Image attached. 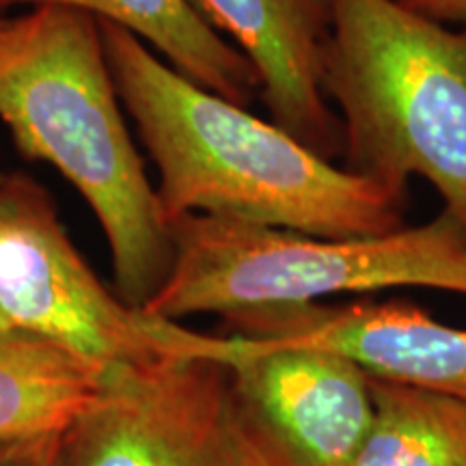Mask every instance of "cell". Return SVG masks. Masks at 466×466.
<instances>
[{
    "label": "cell",
    "mask_w": 466,
    "mask_h": 466,
    "mask_svg": "<svg viewBox=\"0 0 466 466\" xmlns=\"http://www.w3.org/2000/svg\"><path fill=\"white\" fill-rule=\"evenodd\" d=\"M0 17H3V15H0Z\"/></svg>",
    "instance_id": "cell-16"
},
{
    "label": "cell",
    "mask_w": 466,
    "mask_h": 466,
    "mask_svg": "<svg viewBox=\"0 0 466 466\" xmlns=\"http://www.w3.org/2000/svg\"><path fill=\"white\" fill-rule=\"evenodd\" d=\"M100 28L116 93L158 173L167 223L214 217L318 238L406 227V195L352 175L272 121L195 85L124 28Z\"/></svg>",
    "instance_id": "cell-1"
},
{
    "label": "cell",
    "mask_w": 466,
    "mask_h": 466,
    "mask_svg": "<svg viewBox=\"0 0 466 466\" xmlns=\"http://www.w3.org/2000/svg\"><path fill=\"white\" fill-rule=\"evenodd\" d=\"M66 466H253L229 370L165 357L102 371L91 406L63 432Z\"/></svg>",
    "instance_id": "cell-6"
},
{
    "label": "cell",
    "mask_w": 466,
    "mask_h": 466,
    "mask_svg": "<svg viewBox=\"0 0 466 466\" xmlns=\"http://www.w3.org/2000/svg\"><path fill=\"white\" fill-rule=\"evenodd\" d=\"M322 91L346 171L400 195L421 177L466 229V26L395 0H330Z\"/></svg>",
    "instance_id": "cell-3"
},
{
    "label": "cell",
    "mask_w": 466,
    "mask_h": 466,
    "mask_svg": "<svg viewBox=\"0 0 466 466\" xmlns=\"http://www.w3.org/2000/svg\"><path fill=\"white\" fill-rule=\"evenodd\" d=\"M258 72L270 121L326 160L341 126L322 91L330 0H186Z\"/></svg>",
    "instance_id": "cell-9"
},
{
    "label": "cell",
    "mask_w": 466,
    "mask_h": 466,
    "mask_svg": "<svg viewBox=\"0 0 466 466\" xmlns=\"http://www.w3.org/2000/svg\"><path fill=\"white\" fill-rule=\"evenodd\" d=\"M227 337L225 365L250 464H352L374 417L363 367L322 348Z\"/></svg>",
    "instance_id": "cell-7"
},
{
    "label": "cell",
    "mask_w": 466,
    "mask_h": 466,
    "mask_svg": "<svg viewBox=\"0 0 466 466\" xmlns=\"http://www.w3.org/2000/svg\"><path fill=\"white\" fill-rule=\"evenodd\" d=\"M374 417L350 466H466V404L371 376Z\"/></svg>",
    "instance_id": "cell-12"
},
{
    "label": "cell",
    "mask_w": 466,
    "mask_h": 466,
    "mask_svg": "<svg viewBox=\"0 0 466 466\" xmlns=\"http://www.w3.org/2000/svg\"><path fill=\"white\" fill-rule=\"evenodd\" d=\"M0 313L14 329L44 337L106 370L165 357L223 360L227 335L130 307L76 248L55 199L31 175H0Z\"/></svg>",
    "instance_id": "cell-5"
},
{
    "label": "cell",
    "mask_w": 466,
    "mask_h": 466,
    "mask_svg": "<svg viewBox=\"0 0 466 466\" xmlns=\"http://www.w3.org/2000/svg\"><path fill=\"white\" fill-rule=\"evenodd\" d=\"M124 110L96 17H0V121L22 156L78 190L106 238L115 291L145 309L171 272L173 240Z\"/></svg>",
    "instance_id": "cell-2"
},
{
    "label": "cell",
    "mask_w": 466,
    "mask_h": 466,
    "mask_svg": "<svg viewBox=\"0 0 466 466\" xmlns=\"http://www.w3.org/2000/svg\"><path fill=\"white\" fill-rule=\"evenodd\" d=\"M168 227L173 266L145 311L171 322L395 288L466 296V229L447 212L370 238H318L214 217H182Z\"/></svg>",
    "instance_id": "cell-4"
},
{
    "label": "cell",
    "mask_w": 466,
    "mask_h": 466,
    "mask_svg": "<svg viewBox=\"0 0 466 466\" xmlns=\"http://www.w3.org/2000/svg\"><path fill=\"white\" fill-rule=\"evenodd\" d=\"M229 335L330 350L370 376L434 391L466 404V329L415 302L359 300L266 309L225 318Z\"/></svg>",
    "instance_id": "cell-8"
},
{
    "label": "cell",
    "mask_w": 466,
    "mask_h": 466,
    "mask_svg": "<svg viewBox=\"0 0 466 466\" xmlns=\"http://www.w3.org/2000/svg\"><path fill=\"white\" fill-rule=\"evenodd\" d=\"M395 3L439 25L466 26V0H395Z\"/></svg>",
    "instance_id": "cell-14"
},
{
    "label": "cell",
    "mask_w": 466,
    "mask_h": 466,
    "mask_svg": "<svg viewBox=\"0 0 466 466\" xmlns=\"http://www.w3.org/2000/svg\"><path fill=\"white\" fill-rule=\"evenodd\" d=\"M17 7H66L132 33L175 72L247 108L259 96L248 58L214 33L186 0H0V14Z\"/></svg>",
    "instance_id": "cell-10"
},
{
    "label": "cell",
    "mask_w": 466,
    "mask_h": 466,
    "mask_svg": "<svg viewBox=\"0 0 466 466\" xmlns=\"http://www.w3.org/2000/svg\"><path fill=\"white\" fill-rule=\"evenodd\" d=\"M0 466H66L63 434L0 442Z\"/></svg>",
    "instance_id": "cell-13"
},
{
    "label": "cell",
    "mask_w": 466,
    "mask_h": 466,
    "mask_svg": "<svg viewBox=\"0 0 466 466\" xmlns=\"http://www.w3.org/2000/svg\"><path fill=\"white\" fill-rule=\"evenodd\" d=\"M0 329H14V326H11L7 319H5L3 313H0Z\"/></svg>",
    "instance_id": "cell-15"
},
{
    "label": "cell",
    "mask_w": 466,
    "mask_h": 466,
    "mask_svg": "<svg viewBox=\"0 0 466 466\" xmlns=\"http://www.w3.org/2000/svg\"><path fill=\"white\" fill-rule=\"evenodd\" d=\"M102 371L44 337L0 329V442L66 432L96 400Z\"/></svg>",
    "instance_id": "cell-11"
}]
</instances>
